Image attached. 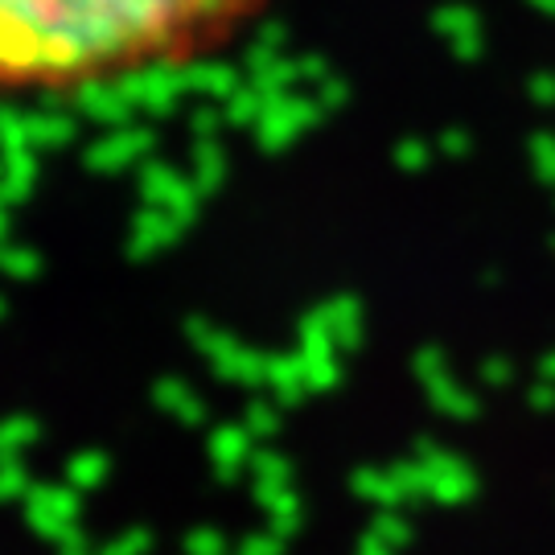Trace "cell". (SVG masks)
<instances>
[{
	"label": "cell",
	"instance_id": "6da1fadb",
	"mask_svg": "<svg viewBox=\"0 0 555 555\" xmlns=\"http://www.w3.org/2000/svg\"><path fill=\"white\" fill-rule=\"evenodd\" d=\"M263 0H0V91L178 66L235 38Z\"/></svg>",
	"mask_w": 555,
	"mask_h": 555
}]
</instances>
